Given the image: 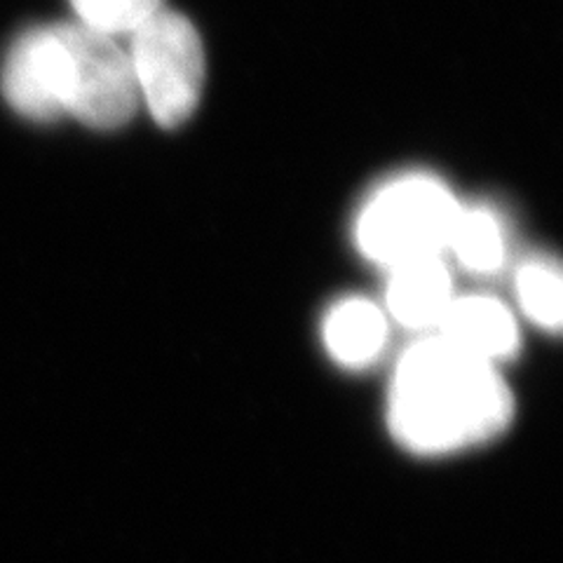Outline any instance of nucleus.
Listing matches in <instances>:
<instances>
[{
  "label": "nucleus",
  "instance_id": "nucleus-7",
  "mask_svg": "<svg viewBox=\"0 0 563 563\" xmlns=\"http://www.w3.org/2000/svg\"><path fill=\"white\" fill-rule=\"evenodd\" d=\"M470 357L496 364L517 355L519 324L503 301L488 294L455 296L442 324L434 331Z\"/></svg>",
  "mask_w": 563,
  "mask_h": 563
},
{
  "label": "nucleus",
  "instance_id": "nucleus-5",
  "mask_svg": "<svg viewBox=\"0 0 563 563\" xmlns=\"http://www.w3.org/2000/svg\"><path fill=\"white\" fill-rule=\"evenodd\" d=\"M74 57L68 24L38 26L22 33L3 66V95L16 113L49 122L66 115Z\"/></svg>",
  "mask_w": 563,
  "mask_h": 563
},
{
  "label": "nucleus",
  "instance_id": "nucleus-4",
  "mask_svg": "<svg viewBox=\"0 0 563 563\" xmlns=\"http://www.w3.org/2000/svg\"><path fill=\"white\" fill-rule=\"evenodd\" d=\"M74 52V90L68 115L95 130H115L136 113L139 90L128 52L111 35L68 24Z\"/></svg>",
  "mask_w": 563,
  "mask_h": 563
},
{
  "label": "nucleus",
  "instance_id": "nucleus-3",
  "mask_svg": "<svg viewBox=\"0 0 563 563\" xmlns=\"http://www.w3.org/2000/svg\"><path fill=\"white\" fill-rule=\"evenodd\" d=\"M130 64L139 97L161 128H179L198 109L205 82V52L184 14L157 10L132 33Z\"/></svg>",
  "mask_w": 563,
  "mask_h": 563
},
{
  "label": "nucleus",
  "instance_id": "nucleus-11",
  "mask_svg": "<svg viewBox=\"0 0 563 563\" xmlns=\"http://www.w3.org/2000/svg\"><path fill=\"white\" fill-rule=\"evenodd\" d=\"M82 26L103 35H132L141 24L163 10V0H70Z\"/></svg>",
  "mask_w": 563,
  "mask_h": 563
},
{
  "label": "nucleus",
  "instance_id": "nucleus-6",
  "mask_svg": "<svg viewBox=\"0 0 563 563\" xmlns=\"http://www.w3.org/2000/svg\"><path fill=\"white\" fill-rule=\"evenodd\" d=\"M387 275H390L385 287L387 320H395L411 331H437L457 296L446 256L401 263L387 271Z\"/></svg>",
  "mask_w": 563,
  "mask_h": 563
},
{
  "label": "nucleus",
  "instance_id": "nucleus-9",
  "mask_svg": "<svg viewBox=\"0 0 563 563\" xmlns=\"http://www.w3.org/2000/svg\"><path fill=\"white\" fill-rule=\"evenodd\" d=\"M505 221L486 205H463L446 244V256L472 275H496L507 261Z\"/></svg>",
  "mask_w": 563,
  "mask_h": 563
},
{
  "label": "nucleus",
  "instance_id": "nucleus-1",
  "mask_svg": "<svg viewBox=\"0 0 563 563\" xmlns=\"http://www.w3.org/2000/svg\"><path fill=\"white\" fill-rule=\"evenodd\" d=\"M515 416V401L498 366L470 357L442 336L413 343L397 362L387 422L413 453L442 455L498 437Z\"/></svg>",
  "mask_w": 563,
  "mask_h": 563
},
{
  "label": "nucleus",
  "instance_id": "nucleus-8",
  "mask_svg": "<svg viewBox=\"0 0 563 563\" xmlns=\"http://www.w3.org/2000/svg\"><path fill=\"white\" fill-rule=\"evenodd\" d=\"M322 341L333 362L362 372L380 360L387 345V314L368 298H343L324 314Z\"/></svg>",
  "mask_w": 563,
  "mask_h": 563
},
{
  "label": "nucleus",
  "instance_id": "nucleus-10",
  "mask_svg": "<svg viewBox=\"0 0 563 563\" xmlns=\"http://www.w3.org/2000/svg\"><path fill=\"white\" fill-rule=\"evenodd\" d=\"M517 301L536 327L556 333L563 317V282L559 266L544 256L523 261L515 277Z\"/></svg>",
  "mask_w": 563,
  "mask_h": 563
},
{
  "label": "nucleus",
  "instance_id": "nucleus-2",
  "mask_svg": "<svg viewBox=\"0 0 563 563\" xmlns=\"http://www.w3.org/2000/svg\"><path fill=\"white\" fill-rule=\"evenodd\" d=\"M461 207L437 176L401 174L364 202L355 223L357 250L385 271L418 258L446 256Z\"/></svg>",
  "mask_w": 563,
  "mask_h": 563
}]
</instances>
